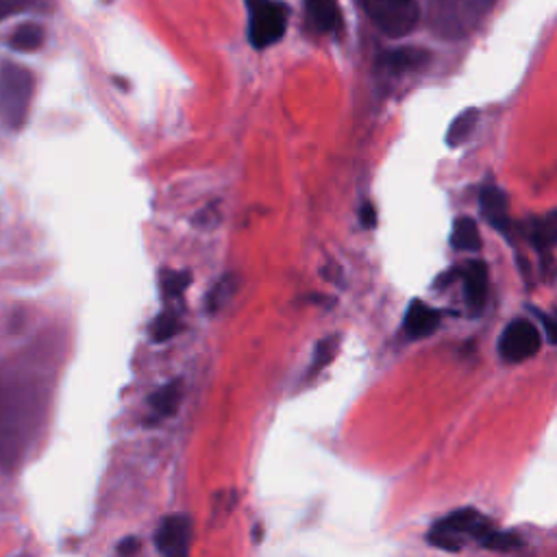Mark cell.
Returning a JSON list of instances; mask_svg holds the SVG:
<instances>
[{"mask_svg":"<svg viewBox=\"0 0 557 557\" xmlns=\"http://www.w3.org/2000/svg\"><path fill=\"white\" fill-rule=\"evenodd\" d=\"M35 79L29 70L15 63L0 66V120L7 128H23L29 118Z\"/></svg>","mask_w":557,"mask_h":557,"instance_id":"6da1fadb","label":"cell"},{"mask_svg":"<svg viewBox=\"0 0 557 557\" xmlns=\"http://www.w3.org/2000/svg\"><path fill=\"white\" fill-rule=\"evenodd\" d=\"M360 3L374 26L392 40L414 33L420 23V7L416 0H360Z\"/></svg>","mask_w":557,"mask_h":557,"instance_id":"7a4b0ae2","label":"cell"},{"mask_svg":"<svg viewBox=\"0 0 557 557\" xmlns=\"http://www.w3.org/2000/svg\"><path fill=\"white\" fill-rule=\"evenodd\" d=\"M249 42L255 48L277 44L288 29V7L277 0H246Z\"/></svg>","mask_w":557,"mask_h":557,"instance_id":"3957f363","label":"cell"},{"mask_svg":"<svg viewBox=\"0 0 557 557\" xmlns=\"http://www.w3.org/2000/svg\"><path fill=\"white\" fill-rule=\"evenodd\" d=\"M490 529V521L486 516H481L473 507H464V510L448 514L447 518L436 523V527L430 533V543L444 551H459L464 535H473V538L481 540Z\"/></svg>","mask_w":557,"mask_h":557,"instance_id":"277c9868","label":"cell"},{"mask_svg":"<svg viewBox=\"0 0 557 557\" xmlns=\"http://www.w3.org/2000/svg\"><path fill=\"white\" fill-rule=\"evenodd\" d=\"M543 337L540 329L529 320H512L499 340V353L507 363H518L533 357L540 351Z\"/></svg>","mask_w":557,"mask_h":557,"instance_id":"5b68a950","label":"cell"},{"mask_svg":"<svg viewBox=\"0 0 557 557\" xmlns=\"http://www.w3.org/2000/svg\"><path fill=\"white\" fill-rule=\"evenodd\" d=\"M155 546L164 557H190L192 521L185 514L165 516L155 533Z\"/></svg>","mask_w":557,"mask_h":557,"instance_id":"8992f818","label":"cell"},{"mask_svg":"<svg viewBox=\"0 0 557 557\" xmlns=\"http://www.w3.org/2000/svg\"><path fill=\"white\" fill-rule=\"evenodd\" d=\"M481 213L486 216V221L496 229V231L507 233L510 231V218H507V196L501 187L496 185H486L481 190L479 196Z\"/></svg>","mask_w":557,"mask_h":557,"instance_id":"52a82bcc","label":"cell"},{"mask_svg":"<svg viewBox=\"0 0 557 557\" xmlns=\"http://www.w3.org/2000/svg\"><path fill=\"white\" fill-rule=\"evenodd\" d=\"M440 325V314L436 309H431L430 305H425L422 301H414L407 307L405 314V334L411 337V340H422V337L431 335L433 331L438 329Z\"/></svg>","mask_w":557,"mask_h":557,"instance_id":"ba28073f","label":"cell"},{"mask_svg":"<svg viewBox=\"0 0 557 557\" xmlns=\"http://www.w3.org/2000/svg\"><path fill=\"white\" fill-rule=\"evenodd\" d=\"M464 278V292L466 301L473 309H481L486 303L487 294V266L486 261L473 260L466 264V270L462 272Z\"/></svg>","mask_w":557,"mask_h":557,"instance_id":"9c48e42d","label":"cell"},{"mask_svg":"<svg viewBox=\"0 0 557 557\" xmlns=\"http://www.w3.org/2000/svg\"><path fill=\"white\" fill-rule=\"evenodd\" d=\"M427 61H430V52L420 51V48H396L382 57L383 66L394 74L410 72V70L425 66Z\"/></svg>","mask_w":557,"mask_h":557,"instance_id":"30bf717a","label":"cell"},{"mask_svg":"<svg viewBox=\"0 0 557 557\" xmlns=\"http://www.w3.org/2000/svg\"><path fill=\"white\" fill-rule=\"evenodd\" d=\"M309 20L320 33H331L340 26V7L337 0H305Z\"/></svg>","mask_w":557,"mask_h":557,"instance_id":"8fae6325","label":"cell"},{"mask_svg":"<svg viewBox=\"0 0 557 557\" xmlns=\"http://www.w3.org/2000/svg\"><path fill=\"white\" fill-rule=\"evenodd\" d=\"M181 392H184V388H181L179 379H175V382L162 385V388L155 392L151 399H148V403H151L153 411L157 416L168 418L173 416L176 410H179L181 405Z\"/></svg>","mask_w":557,"mask_h":557,"instance_id":"7c38bea8","label":"cell"},{"mask_svg":"<svg viewBox=\"0 0 557 557\" xmlns=\"http://www.w3.org/2000/svg\"><path fill=\"white\" fill-rule=\"evenodd\" d=\"M529 240H532L533 249L549 250L557 244V212L546 213L543 218H535L529 231Z\"/></svg>","mask_w":557,"mask_h":557,"instance_id":"4fadbf2b","label":"cell"},{"mask_svg":"<svg viewBox=\"0 0 557 557\" xmlns=\"http://www.w3.org/2000/svg\"><path fill=\"white\" fill-rule=\"evenodd\" d=\"M451 244L458 250H466V253H475V250L481 249L479 227H477V222L473 221V218L462 216L455 221Z\"/></svg>","mask_w":557,"mask_h":557,"instance_id":"5bb4252c","label":"cell"},{"mask_svg":"<svg viewBox=\"0 0 557 557\" xmlns=\"http://www.w3.org/2000/svg\"><path fill=\"white\" fill-rule=\"evenodd\" d=\"M477 122H479V111L477 109H466L451 122L447 131V144L448 146H462L464 142H468L470 136L475 133Z\"/></svg>","mask_w":557,"mask_h":557,"instance_id":"9a60e30c","label":"cell"},{"mask_svg":"<svg viewBox=\"0 0 557 557\" xmlns=\"http://www.w3.org/2000/svg\"><path fill=\"white\" fill-rule=\"evenodd\" d=\"M42 44H44V31L37 24L18 26V29L14 31L12 40H9V46H12L15 52H33L37 48H42Z\"/></svg>","mask_w":557,"mask_h":557,"instance_id":"2e32d148","label":"cell"},{"mask_svg":"<svg viewBox=\"0 0 557 557\" xmlns=\"http://www.w3.org/2000/svg\"><path fill=\"white\" fill-rule=\"evenodd\" d=\"M192 283V275L190 272H176V270H164L162 272V281H159V286H162V294L165 298H176L181 297L187 290V286Z\"/></svg>","mask_w":557,"mask_h":557,"instance_id":"e0dca14e","label":"cell"},{"mask_svg":"<svg viewBox=\"0 0 557 557\" xmlns=\"http://www.w3.org/2000/svg\"><path fill=\"white\" fill-rule=\"evenodd\" d=\"M181 331L179 316L175 312H162L155 318V323L151 326V334L155 342H168Z\"/></svg>","mask_w":557,"mask_h":557,"instance_id":"ac0fdd59","label":"cell"},{"mask_svg":"<svg viewBox=\"0 0 557 557\" xmlns=\"http://www.w3.org/2000/svg\"><path fill=\"white\" fill-rule=\"evenodd\" d=\"M235 277H224L221 281L216 283V288H213L212 292H209L207 297V309L209 312H218V309H222L224 305H227L229 298L235 294Z\"/></svg>","mask_w":557,"mask_h":557,"instance_id":"d6986e66","label":"cell"},{"mask_svg":"<svg viewBox=\"0 0 557 557\" xmlns=\"http://www.w3.org/2000/svg\"><path fill=\"white\" fill-rule=\"evenodd\" d=\"M481 544L487 546L492 551H512L516 546H521L523 540L518 538L516 533H507V532H496V529H490L484 538L479 540Z\"/></svg>","mask_w":557,"mask_h":557,"instance_id":"ffe728a7","label":"cell"},{"mask_svg":"<svg viewBox=\"0 0 557 557\" xmlns=\"http://www.w3.org/2000/svg\"><path fill=\"white\" fill-rule=\"evenodd\" d=\"M335 353H337V337L335 335L325 337L323 342H318V346H316V353H314L312 371H309V374L320 373L325 366H329V363L334 362Z\"/></svg>","mask_w":557,"mask_h":557,"instance_id":"44dd1931","label":"cell"},{"mask_svg":"<svg viewBox=\"0 0 557 557\" xmlns=\"http://www.w3.org/2000/svg\"><path fill=\"white\" fill-rule=\"evenodd\" d=\"M216 222H218V213L213 205L205 207L201 213H196V218H194V224L201 229H212Z\"/></svg>","mask_w":557,"mask_h":557,"instance_id":"7402d4cb","label":"cell"},{"mask_svg":"<svg viewBox=\"0 0 557 557\" xmlns=\"http://www.w3.org/2000/svg\"><path fill=\"white\" fill-rule=\"evenodd\" d=\"M360 218H362V224H363V227H368V229H373L374 224H377V212H374V207H373V205H368V203L362 207Z\"/></svg>","mask_w":557,"mask_h":557,"instance_id":"603a6c76","label":"cell"},{"mask_svg":"<svg viewBox=\"0 0 557 557\" xmlns=\"http://www.w3.org/2000/svg\"><path fill=\"white\" fill-rule=\"evenodd\" d=\"M137 546H139V543L136 538H127L125 543H122L120 546H118V553L120 555H128V553H136L137 551Z\"/></svg>","mask_w":557,"mask_h":557,"instance_id":"cb8c5ba5","label":"cell"},{"mask_svg":"<svg viewBox=\"0 0 557 557\" xmlns=\"http://www.w3.org/2000/svg\"><path fill=\"white\" fill-rule=\"evenodd\" d=\"M14 12V0H0V18Z\"/></svg>","mask_w":557,"mask_h":557,"instance_id":"d4e9b609","label":"cell"}]
</instances>
